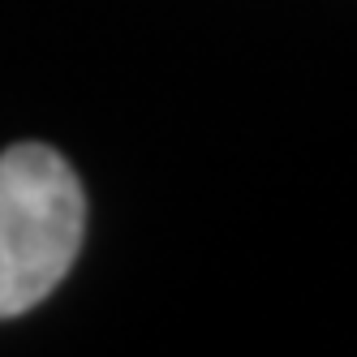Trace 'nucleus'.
I'll use <instances>...</instances> for the list:
<instances>
[{"mask_svg": "<svg viewBox=\"0 0 357 357\" xmlns=\"http://www.w3.org/2000/svg\"><path fill=\"white\" fill-rule=\"evenodd\" d=\"M86 198L52 146L22 142L0 155V319L52 293L82 250Z\"/></svg>", "mask_w": 357, "mask_h": 357, "instance_id": "obj_1", "label": "nucleus"}]
</instances>
